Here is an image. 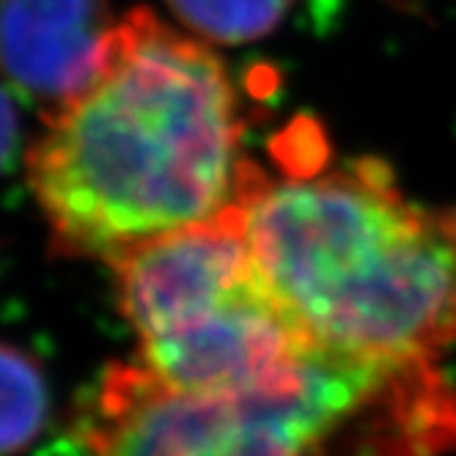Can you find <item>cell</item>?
<instances>
[{
  "label": "cell",
  "instance_id": "obj_1",
  "mask_svg": "<svg viewBox=\"0 0 456 456\" xmlns=\"http://www.w3.org/2000/svg\"><path fill=\"white\" fill-rule=\"evenodd\" d=\"M223 61L149 9L118 17L108 67L45 116L28 182L58 256L105 258L217 217L250 176Z\"/></svg>",
  "mask_w": 456,
  "mask_h": 456
},
{
  "label": "cell",
  "instance_id": "obj_2",
  "mask_svg": "<svg viewBox=\"0 0 456 456\" xmlns=\"http://www.w3.org/2000/svg\"><path fill=\"white\" fill-rule=\"evenodd\" d=\"M245 212L258 278L316 349L410 366L456 341V215L407 201L377 159L253 168Z\"/></svg>",
  "mask_w": 456,
  "mask_h": 456
},
{
  "label": "cell",
  "instance_id": "obj_3",
  "mask_svg": "<svg viewBox=\"0 0 456 456\" xmlns=\"http://www.w3.org/2000/svg\"><path fill=\"white\" fill-rule=\"evenodd\" d=\"M394 366L316 349L262 394H190L138 363H113L75 423V456H324Z\"/></svg>",
  "mask_w": 456,
  "mask_h": 456
},
{
  "label": "cell",
  "instance_id": "obj_4",
  "mask_svg": "<svg viewBox=\"0 0 456 456\" xmlns=\"http://www.w3.org/2000/svg\"><path fill=\"white\" fill-rule=\"evenodd\" d=\"M116 25L108 0H0V75L50 116L102 75Z\"/></svg>",
  "mask_w": 456,
  "mask_h": 456
},
{
  "label": "cell",
  "instance_id": "obj_5",
  "mask_svg": "<svg viewBox=\"0 0 456 456\" xmlns=\"http://www.w3.org/2000/svg\"><path fill=\"white\" fill-rule=\"evenodd\" d=\"M50 387L28 352L0 344V456H17L45 432Z\"/></svg>",
  "mask_w": 456,
  "mask_h": 456
},
{
  "label": "cell",
  "instance_id": "obj_6",
  "mask_svg": "<svg viewBox=\"0 0 456 456\" xmlns=\"http://www.w3.org/2000/svg\"><path fill=\"white\" fill-rule=\"evenodd\" d=\"M166 4L199 39L242 45L273 34L295 0H166Z\"/></svg>",
  "mask_w": 456,
  "mask_h": 456
},
{
  "label": "cell",
  "instance_id": "obj_7",
  "mask_svg": "<svg viewBox=\"0 0 456 456\" xmlns=\"http://www.w3.org/2000/svg\"><path fill=\"white\" fill-rule=\"evenodd\" d=\"M20 143V118L9 91L0 86V174H4L17 154Z\"/></svg>",
  "mask_w": 456,
  "mask_h": 456
},
{
  "label": "cell",
  "instance_id": "obj_8",
  "mask_svg": "<svg viewBox=\"0 0 456 456\" xmlns=\"http://www.w3.org/2000/svg\"><path fill=\"white\" fill-rule=\"evenodd\" d=\"M322 4H324V14H328V12L336 6V0H322Z\"/></svg>",
  "mask_w": 456,
  "mask_h": 456
}]
</instances>
